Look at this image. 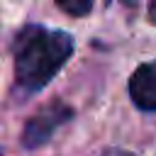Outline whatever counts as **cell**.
Instances as JSON below:
<instances>
[{"label":"cell","mask_w":156,"mask_h":156,"mask_svg":"<svg viewBox=\"0 0 156 156\" xmlns=\"http://www.w3.org/2000/svg\"><path fill=\"white\" fill-rule=\"evenodd\" d=\"M73 119V107L63 100H51L49 105H44L41 110H37L22 129V146L24 149H37L41 144H46L54 132L58 127H63L66 122Z\"/></svg>","instance_id":"obj_2"},{"label":"cell","mask_w":156,"mask_h":156,"mask_svg":"<svg viewBox=\"0 0 156 156\" xmlns=\"http://www.w3.org/2000/svg\"><path fill=\"white\" fill-rule=\"evenodd\" d=\"M0 156H2V149H0Z\"/></svg>","instance_id":"obj_8"},{"label":"cell","mask_w":156,"mask_h":156,"mask_svg":"<svg viewBox=\"0 0 156 156\" xmlns=\"http://www.w3.org/2000/svg\"><path fill=\"white\" fill-rule=\"evenodd\" d=\"M73 49L76 41L68 32L51 29L37 22L24 24L12 41L15 93L20 98H32L41 93L68 63Z\"/></svg>","instance_id":"obj_1"},{"label":"cell","mask_w":156,"mask_h":156,"mask_svg":"<svg viewBox=\"0 0 156 156\" xmlns=\"http://www.w3.org/2000/svg\"><path fill=\"white\" fill-rule=\"evenodd\" d=\"M129 100L141 112H156V58L139 63L127 83Z\"/></svg>","instance_id":"obj_3"},{"label":"cell","mask_w":156,"mask_h":156,"mask_svg":"<svg viewBox=\"0 0 156 156\" xmlns=\"http://www.w3.org/2000/svg\"><path fill=\"white\" fill-rule=\"evenodd\" d=\"M54 2L68 17H88L93 12V5H95V0H54Z\"/></svg>","instance_id":"obj_4"},{"label":"cell","mask_w":156,"mask_h":156,"mask_svg":"<svg viewBox=\"0 0 156 156\" xmlns=\"http://www.w3.org/2000/svg\"><path fill=\"white\" fill-rule=\"evenodd\" d=\"M112 2H117V5H122V7H127V10H134V7L139 5V0H107V5H112Z\"/></svg>","instance_id":"obj_6"},{"label":"cell","mask_w":156,"mask_h":156,"mask_svg":"<svg viewBox=\"0 0 156 156\" xmlns=\"http://www.w3.org/2000/svg\"><path fill=\"white\" fill-rule=\"evenodd\" d=\"M102 156H134V154L127 151V149H117V146H112V149H105Z\"/></svg>","instance_id":"obj_5"},{"label":"cell","mask_w":156,"mask_h":156,"mask_svg":"<svg viewBox=\"0 0 156 156\" xmlns=\"http://www.w3.org/2000/svg\"><path fill=\"white\" fill-rule=\"evenodd\" d=\"M146 15H149V22L156 24V0H149V12Z\"/></svg>","instance_id":"obj_7"}]
</instances>
